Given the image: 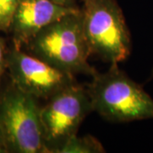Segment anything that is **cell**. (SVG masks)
I'll list each match as a JSON object with an SVG mask.
<instances>
[{
  "mask_svg": "<svg viewBox=\"0 0 153 153\" xmlns=\"http://www.w3.org/2000/svg\"><path fill=\"white\" fill-rule=\"evenodd\" d=\"M7 71L15 86L38 100H48L76 82L74 75L14 46L8 49Z\"/></svg>",
  "mask_w": 153,
  "mask_h": 153,
  "instance_id": "8992f818",
  "label": "cell"
},
{
  "mask_svg": "<svg viewBox=\"0 0 153 153\" xmlns=\"http://www.w3.org/2000/svg\"><path fill=\"white\" fill-rule=\"evenodd\" d=\"M93 111L113 123L153 119V99L132 80L118 64L105 72H97L88 84Z\"/></svg>",
  "mask_w": 153,
  "mask_h": 153,
  "instance_id": "7a4b0ae2",
  "label": "cell"
},
{
  "mask_svg": "<svg viewBox=\"0 0 153 153\" xmlns=\"http://www.w3.org/2000/svg\"><path fill=\"white\" fill-rule=\"evenodd\" d=\"M0 153H8L6 148L4 146H1V145H0Z\"/></svg>",
  "mask_w": 153,
  "mask_h": 153,
  "instance_id": "4fadbf2b",
  "label": "cell"
},
{
  "mask_svg": "<svg viewBox=\"0 0 153 153\" xmlns=\"http://www.w3.org/2000/svg\"><path fill=\"white\" fill-rule=\"evenodd\" d=\"M105 152L101 142L92 135L71 138L59 153H103Z\"/></svg>",
  "mask_w": 153,
  "mask_h": 153,
  "instance_id": "ba28073f",
  "label": "cell"
},
{
  "mask_svg": "<svg viewBox=\"0 0 153 153\" xmlns=\"http://www.w3.org/2000/svg\"><path fill=\"white\" fill-rule=\"evenodd\" d=\"M0 145H1V146H4L5 147V144H4V134H3V131H2L1 126H0ZM6 150H7V149H6ZM7 152H8V151H7Z\"/></svg>",
  "mask_w": 153,
  "mask_h": 153,
  "instance_id": "7c38bea8",
  "label": "cell"
},
{
  "mask_svg": "<svg viewBox=\"0 0 153 153\" xmlns=\"http://www.w3.org/2000/svg\"><path fill=\"white\" fill-rule=\"evenodd\" d=\"M38 100L11 82L0 90V126L8 152L49 153Z\"/></svg>",
  "mask_w": 153,
  "mask_h": 153,
  "instance_id": "277c9868",
  "label": "cell"
},
{
  "mask_svg": "<svg viewBox=\"0 0 153 153\" xmlns=\"http://www.w3.org/2000/svg\"><path fill=\"white\" fill-rule=\"evenodd\" d=\"M40 109L45 144L49 153H59L76 135L82 121L93 111L87 88L74 82L47 100Z\"/></svg>",
  "mask_w": 153,
  "mask_h": 153,
  "instance_id": "5b68a950",
  "label": "cell"
},
{
  "mask_svg": "<svg viewBox=\"0 0 153 153\" xmlns=\"http://www.w3.org/2000/svg\"><path fill=\"white\" fill-rule=\"evenodd\" d=\"M19 0H0V32L9 33Z\"/></svg>",
  "mask_w": 153,
  "mask_h": 153,
  "instance_id": "9c48e42d",
  "label": "cell"
},
{
  "mask_svg": "<svg viewBox=\"0 0 153 153\" xmlns=\"http://www.w3.org/2000/svg\"><path fill=\"white\" fill-rule=\"evenodd\" d=\"M153 78V70H152V76H151V79Z\"/></svg>",
  "mask_w": 153,
  "mask_h": 153,
  "instance_id": "5bb4252c",
  "label": "cell"
},
{
  "mask_svg": "<svg viewBox=\"0 0 153 153\" xmlns=\"http://www.w3.org/2000/svg\"><path fill=\"white\" fill-rule=\"evenodd\" d=\"M8 48L6 45L4 38L0 36V84L2 82V78L7 71V54Z\"/></svg>",
  "mask_w": 153,
  "mask_h": 153,
  "instance_id": "30bf717a",
  "label": "cell"
},
{
  "mask_svg": "<svg viewBox=\"0 0 153 153\" xmlns=\"http://www.w3.org/2000/svg\"><path fill=\"white\" fill-rule=\"evenodd\" d=\"M25 47L29 54L72 75L93 76L98 72L88 63L91 55L80 9L46 26Z\"/></svg>",
  "mask_w": 153,
  "mask_h": 153,
  "instance_id": "6da1fadb",
  "label": "cell"
},
{
  "mask_svg": "<svg viewBox=\"0 0 153 153\" xmlns=\"http://www.w3.org/2000/svg\"><path fill=\"white\" fill-rule=\"evenodd\" d=\"M83 32L90 55L112 64L130 55L131 35L117 0H81Z\"/></svg>",
  "mask_w": 153,
  "mask_h": 153,
  "instance_id": "3957f363",
  "label": "cell"
},
{
  "mask_svg": "<svg viewBox=\"0 0 153 153\" xmlns=\"http://www.w3.org/2000/svg\"><path fill=\"white\" fill-rule=\"evenodd\" d=\"M60 5L66 6V7H71V8H78L76 5L77 0H51Z\"/></svg>",
  "mask_w": 153,
  "mask_h": 153,
  "instance_id": "8fae6325",
  "label": "cell"
},
{
  "mask_svg": "<svg viewBox=\"0 0 153 153\" xmlns=\"http://www.w3.org/2000/svg\"><path fill=\"white\" fill-rule=\"evenodd\" d=\"M79 9L60 5L51 0H19L8 33L12 46L24 48L46 26Z\"/></svg>",
  "mask_w": 153,
  "mask_h": 153,
  "instance_id": "52a82bcc",
  "label": "cell"
}]
</instances>
